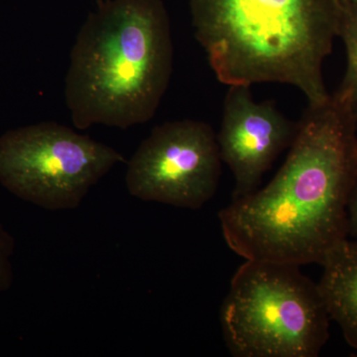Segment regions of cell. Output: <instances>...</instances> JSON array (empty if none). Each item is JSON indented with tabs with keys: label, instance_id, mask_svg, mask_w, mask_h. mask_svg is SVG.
Here are the masks:
<instances>
[{
	"label": "cell",
	"instance_id": "1",
	"mask_svg": "<svg viewBox=\"0 0 357 357\" xmlns=\"http://www.w3.org/2000/svg\"><path fill=\"white\" fill-rule=\"evenodd\" d=\"M356 131V117L335 96L309 105L273 180L218 213L229 248L245 260L323 265L347 238Z\"/></svg>",
	"mask_w": 357,
	"mask_h": 357
},
{
	"label": "cell",
	"instance_id": "2",
	"mask_svg": "<svg viewBox=\"0 0 357 357\" xmlns=\"http://www.w3.org/2000/svg\"><path fill=\"white\" fill-rule=\"evenodd\" d=\"M173 57L162 0H100L70 52L65 98L75 128L126 129L153 119Z\"/></svg>",
	"mask_w": 357,
	"mask_h": 357
},
{
	"label": "cell",
	"instance_id": "3",
	"mask_svg": "<svg viewBox=\"0 0 357 357\" xmlns=\"http://www.w3.org/2000/svg\"><path fill=\"white\" fill-rule=\"evenodd\" d=\"M190 6L220 83L289 84L309 105L330 98L323 65L338 36L337 0H190Z\"/></svg>",
	"mask_w": 357,
	"mask_h": 357
},
{
	"label": "cell",
	"instance_id": "4",
	"mask_svg": "<svg viewBox=\"0 0 357 357\" xmlns=\"http://www.w3.org/2000/svg\"><path fill=\"white\" fill-rule=\"evenodd\" d=\"M288 263L248 260L237 269L220 309L236 357H317L330 337L318 284Z\"/></svg>",
	"mask_w": 357,
	"mask_h": 357
},
{
	"label": "cell",
	"instance_id": "5",
	"mask_svg": "<svg viewBox=\"0 0 357 357\" xmlns=\"http://www.w3.org/2000/svg\"><path fill=\"white\" fill-rule=\"evenodd\" d=\"M122 154L57 122L11 129L0 136V184L47 211H72Z\"/></svg>",
	"mask_w": 357,
	"mask_h": 357
},
{
	"label": "cell",
	"instance_id": "6",
	"mask_svg": "<svg viewBox=\"0 0 357 357\" xmlns=\"http://www.w3.org/2000/svg\"><path fill=\"white\" fill-rule=\"evenodd\" d=\"M218 135L198 121L155 126L128 164L126 184L134 198L199 210L217 192L220 177Z\"/></svg>",
	"mask_w": 357,
	"mask_h": 357
},
{
	"label": "cell",
	"instance_id": "7",
	"mask_svg": "<svg viewBox=\"0 0 357 357\" xmlns=\"http://www.w3.org/2000/svg\"><path fill=\"white\" fill-rule=\"evenodd\" d=\"M251 86H229L218 135L220 158L236 180L232 199L258 189L264 174L291 146L299 123L289 121L272 102H256Z\"/></svg>",
	"mask_w": 357,
	"mask_h": 357
},
{
	"label": "cell",
	"instance_id": "8",
	"mask_svg": "<svg viewBox=\"0 0 357 357\" xmlns=\"http://www.w3.org/2000/svg\"><path fill=\"white\" fill-rule=\"evenodd\" d=\"M318 285L331 319L357 351V239H344L328 255Z\"/></svg>",
	"mask_w": 357,
	"mask_h": 357
},
{
	"label": "cell",
	"instance_id": "9",
	"mask_svg": "<svg viewBox=\"0 0 357 357\" xmlns=\"http://www.w3.org/2000/svg\"><path fill=\"white\" fill-rule=\"evenodd\" d=\"M338 36L347 49V68L342 84L333 96L357 121V4L340 2Z\"/></svg>",
	"mask_w": 357,
	"mask_h": 357
},
{
	"label": "cell",
	"instance_id": "10",
	"mask_svg": "<svg viewBox=\"0 0 357 357\" xmlns=\"http://www.w3.org/2000/svg\"><path fill=\"white\" fill-rule=\"evenodd\" d=\"M14 251H15L14 237L0 223V293L6 292L13 286Z\"/></svg>",
	"mask_w": 357,
	"mask_h": 357
},
{
	"label": "cell",
	"instance_id": "11",
	"mask_svg": "<svg viewBox=\"0 0 357 357\" xmlns=\"http://www.w3.org/2000/svg\"><path fill=\"white\" fill-rule=\"evenodd\" d=\"M347 236L357 239V178L347 202Z\"/></svg>",
	"mask_w": 357,
	"mask_h": 357
},
{
	"label": "cell",
	"instance_id": "12",
	"mask_svg": "<svg viewBox=\"0 0 357 357\" xmlns=\"http://www.w3.org/2000/svg\"><path fill=\"white\" fill-rule=\"evenodd\" d=\"M338 2H347V3L357 4V0H337Z\"/></svg>",
	"mask_w": 357,
	"mask_h": 357
}]
</instances>
